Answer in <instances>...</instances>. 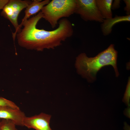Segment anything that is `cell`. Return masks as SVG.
I'll list each match as a JSON object with an SVG mask.
<instances>
[{
    "label": "cell",
    "mask_w": 130,
    "mask_h": 130,
    "mask_svg": "<svg viewBox=\"0 0 130 130\" xmlns=\"http://www.w3.org/2000/svg\"><path fill=\"white\" fill-rule=\"evenodd\" d=\"M42 18L40 11L24 22L22 25L23 28L16 35L20 46L38 51L45 49H53L73 35L72 25L65 18L59 21L58 27L54 30L47 31L37 28V23Z\"/></svg>",
    "instance_id": "obj_1"
},
{
    "label": "cell",
    "mask_w": 130,
    "mask_h": 130,
    "mask_svg": "<svg viewBox=\"0 0 130 130\" xmlns=\"http://www.w3.org/2000/svg\"><path fill=\"white\" fill-rule=\"evenodd\" d=\"M117 55L114 45L111 44L94 57H88L84 53L80 54L76 58V67L78 73L90 81L95 80L97 72L102 67L109 65L113 66L117 77L119 73L117 67Z\"/></svg>",
    "instance_id": "obj_2"
},
{
    "label": "cell",
    "mask_w": 130,
    "mask_h": 130,
    "mask_svg": "<svg viewBox=\"0 0 130 130\" xmlns=\"http://www.w3.org/2000/svg\"><path fill=\"white\" fill-rule=\"evenodd\" d=\"M76 6V0H52L44 6L41 11L42 18L54 28L60 19L75 13Z\"/></svg>",
    "instance_id": "obj_3"
},
{
    "label": "cell",
    "mask_w": 130,
    "mask_h": 130,
    "mask_svg": "<svg viewBox=\"0 0 130 130\" xmlns=\"http://www.w3.org/2000/svg\"><path fill=\"white\" fill-rule=\"evenodd\" d=\"M32 2L29 0H10L2 9L1 15L9 20L15 29V32L12 34L14 41L19 32L18 19L19 15Z\"/></svg>",
    "instance_id": "obj_4"
},
{
    "label": "cell",
    "mask_w": 130,
    "mask_h": 130,
    "mask_svg": "<svg viewBox=\"0 0 130 130\" xmlns=\"http://www.w3.org/2000/svg\"><path fill=\"white\" fill-rule=\"evenodd\" d=\"M75 13L79 15L84 20L103 22L104 19L96 5L95 0H76Z\"/></svg>",
    "instance_id": "obj_5"
},
{
    "label": "cell",
    "mask_w": 130,
    "mask_h": 130,
    "mask_svg": "<svg viewBox=\"0 0 130 130\" xmlns=\"http://www.w3.org/2000/svg\"><path fill=\"white\" fill-rule=\"evenodd\" d=\"M51 115L41 113L31 117H25L23 122V126L36 130H52L50 126Z\"/></svg>",
    "instance_id": "obj_6"
},
{
    "label": "cell",
    "mask_w": 130,
    "mask_h": 130,
    "mask_svg": "<svg viewBox=\"0 0 130 130\" xmlns=\"http://www.w3.org/2000/svg\"><path fill=\"white\" fill-rule=\"evenodd\" d=\"M26 116L20 109L7 107H0V119L10 120L16 125L23 126V121Z\"/></svg>",
    "instance_id": "obj_7"
},
{
    "label": "cell",
    "mask_w": 130,
    "mask_h": 130,
    "mask_svg": "<svg viewBox=\"0 0 130 130\" xmlns=\"http://www.w3.org/2000/svg\"><path fill=\"white\" fill-rule=\"evenodd\" d=\"M49 0H34L26 8L25 11V15L22 20L20 24L19 25V32L21 29L22 25L24 22L29 19L32 15L35 14L41 10L43 7L48 4Z\"/></svg>",
    "instance_id": "obj_8"
},
{
    "label": "cell",
    "mask_w": 130,
    "mask_h": 130,
    "mask_svg": "<svg viewBox=\"0 0 130 130\" xmlns=\"http://www.w3.org/2000/svg\"><path fill=\"white\" fill-rule=\"evenodd\" d=\"M130 21V15L123 16H116L114 18L104 19L101 26V29L104 35L111 32L113 26L116 24L122 21Z\"/></svg>",
    "instance_id": "obj_9"
},
{
    "label": "cell",
    "mask_w": 130,
    "mask_h": 130,
    "mask_svg": "<svg viewBox=\"0 0 130 130\" xmlns=\"http://www.w3.org/2000/svg\"><path fill=\"white\" fill-rule=\"evenodd\" d=\"M96 2L98 8L104 19L112 18L111 10L112 0H96Z\"/></svg>",
    "instance_id": "obj_10"
},
{
    "label": "cell",
    "mask_w": 130,
    "mask_h": 130,
    "mask_svg": "<svg viewBox=\"0 0 130 130\" xmlns=\"http://www.w3.org/2000/svg\"><path fill=\"white\" fill-rule=\"evenodd\" d=\"M16 125L11 121L1 119L0 124V130H18Z\"/></svg>",
    "instance_id": "obj_11"
},
{
    "label": "cell",
    "mask_w": 130,
    "mask_h": 130,
    "mask_svg": "<svg viewBox=\"0 0 130 130\" xmlns=\"http://www.w3.org/2000/svg\"><path fill=\"white\" fill-rule=\"evenodd\" d=\"M7 107L16 109L19 107L13 102L3 97H0V107Z\"/></svg>",
    "instance_id": "obj_12"
},
{
    "label": "cell",
    "mask_w": 130,
    "mask_h": 130,
    "mask_svg": "<svg viewBox=\"0 0 130 130\" xmlns=\"http://www.w3.org/2000/svg\"><path fill=\"white\" fill-rule=\"evenodd\" d=\"M130 80L129 79L126 90L123 98V101L127 105H130Z\"/></svg>",
    "instance_id": "obj_13"
},
{
    "label": "cell",
    "mask_w": 130,
    "mask_h": 130,
    "mask_svg": "<svg viewBox=\"0 0 130 130\" xmlns=\"http://www.w3.org/2000/svg\"><path fill=\"white\" fill-rule=\"evenodd\" d=\"M124 1L126 5L124 9L126 11L127 15H130V1L129 0H125Z\"/></svg>",
    "instance_id": "obj_14"
},
{
    "label": "cell",
    "mask_w": 130,
    "mask_h": 130,
    "mask_svg": "<svg viewBox=\"0 0 130 130\" xmlns=\"http://www.w3.org/2000/svg\"><path fill=\"white\" fill-rule=\"evenodd\" d=\"M120 0H115L113 3L112 4L111 9H114L117 8L120 6Z\"/></svg>",
    "instance_id": "obj_15"
},
{
    "label": "cell",
    "mask_w": 130,
    "mask_h": 130,
    "mask_svg": "<svg viewBox=\"0 0 130 130\" xmlns=\"http://www.w3.org/2000/svg\"><path fill=\"white\" fill-rule=\"evenodd\" d=\"M9 1L8 0H0V10L3 9Z\"/></svg>",
    "instance_id": "obj_16"
},
{
    "label": "cell",
    "mask_w": 130,
    "mask_h": 130,
    "mask_svg": "<svg viewBox=\"0 0 130 130\" xmlns=\"http://www.w3.org/2000/svg\"><path fill=\"white\" fill-rule=\"evenodd\" d=\"M1 120V119H0V123Z\"/></svg>",
    "instance_id": "obj_17"
}]
</instances>
